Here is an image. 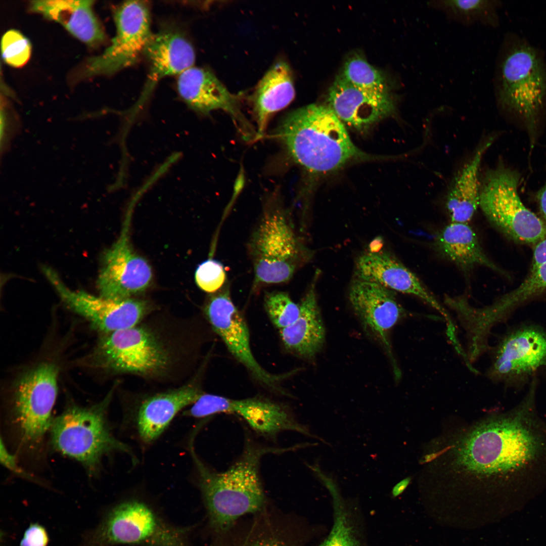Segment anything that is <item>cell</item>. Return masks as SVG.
Segmentation results:
<instances>
[{
  "label": "cell",
  "instance_id": "5",
  "mask_svg": "<svg viewBox=\"0 0 546 546\" xmlns=\"http://www.w3.org/2000/svg\"><path fill=\"white\" fill-rule=\"evenodd\" d=\"M173 348L159 332L138 324L102 334L79 363L113 374L157 378L165 375L173 366L176 360Z\"/></svg>",
  "mask_w": 546,
  "mask_h": 546
},
{
  "label": "cell",
  "instance_id": "37",
  "mask_svg": "<svg viewBox=\"0 0 546 546\" xmlns=\"http://www.w3.org/2000/svg\"><path fill=\"white\" fill-rule=\"evenodd\" d=\"M0 445L1 463L14 473L28 480H33L34 477L19 466L16 460V457L9 451L2 438L1 439Z\"/></svg>",
  "mask_w": 546,
  "mask_h": 546
},
{
  "label": "cell",
  "instance_id": "7",
  "mask_svg": "<svg viewBox=\"0 0 546 546\" xmlns=\"http://www.w3.org/2000/svg\"><path fill=\"white\" fill-rule=\"evenodd\" d=\"M114 387L103 400L90 407L72 406L53 420L51 441L61 454L96 471L102 458L113 451L130 453L127 445L110 431L106 413Z\"/></svg>",
  "mask_w": 546,
  "mask_h": 546
},
{
  "label": "cell",
  "instance_id": "23",
  "mask_svg": "<svg viewBox=\"0 0 546 546\" xmlns=\"http://www.w3.org/2000/svg\"><path fill=\"white\" fill-rule=\"evenodd\" d=\"M293 77L289 64L281 59L270 66L256 86L251 103L257 138L263 136L272 115L287 107L294 99Z\"/></svg>",
  "mask_w": 546,
  "mask_h": 546
},
{
  "label": "cell",
  "instance_id": "15",
  "mask_svg": "<svg viewBox=\"0 0 546 546\" xmlns=\"http://www.w3.org/2000/svg\"><path fill=\"white\" fill-rule=\"evenodd\" d=\"M128 211L118 240L104 253L97 279L100 296L112 299L129 298L144 291L152 277L148 262L131 245Z\"/></svg>",
  "mask_w": 546,
  "mask_h": 546
},
{
  "label": "cell",
  "instance_id": "30",
  "mask_svg": "<svg viewBox=\"0 0 546 546\" xmlns=\"http://www.w3.org/2000/svg\"><path fill=\"white\" fill-rule=\"evenodd\" d=\"M546 290V262L531 269L530 275L513 291L495 301L493 306L497 314L505 319L516 306Z\"/></svg>",
  "mask_w": 546,
  "mask_h": 546
},
{
  "label": "cell",
  "instance_id": "20",
  "mask_svg": "<svg viewBox=\"0 0 546 546\" xmlns=\"http://www.w3.org/2000/svg\"><path fill=\"white\" fill-rule=\"evenodd\" d=\"M144 53L149 63V72L135 110L142 106L161 79L179 75L193 67L195 60V51L189 40L171 29L152 34Z\"/></svg>",
  "mask_w": 546,
  "mask_h": 546
},
{
  "label": "cell",
  "instance_id": "17",
  "mask_svg": "<svg viewBox=\"0 0 546 546\" xmlns=\"http://www.w3.org/2000/svg\"><path fill=\"white\" fill-rule=\"evenodd\" d=\"M177 88L190 108L205 115L215 110L229 114L247 140L256 137V131L241 111L240 97L231 93L210 70L192 67L178 75Z\"/></svg>",
  "mask_w": 546,
  "mask_h": 546
},
{
  "label": "cell",
  "instance_id": "26",
  "mask_svg": "<svg viewBox=\"0 0 546 546\" xmlns=\"http://www.w3.org/2000/svg\"><path fill=\"white\" fill-rule=\"evenodd\" d=\"M493 139H488L481 143L454 177L446 199L450 222L468 223L479 206L480 164Z\"/></svg>",
  "mask_w": 546,
  "mask_h": 546
},
{
  "label": "cell",
  "instance_id": "31",
  "mask_svg": "<svg viewBox=\"0 0 546 546\" xmlns=\"http://www.w3.org/2000/svg\"><path fill=\"white\" fill-rule=\"evenodd\" d=\"M341 74L349 82L360 88L381 93H390L383 74L360 57L355 56L349 58Z\"/></svg>",
  "mask_w": 546,
  "mask_h": 546
},
{
  "label": "cell",
  "instance_id": "41",
  "mask_svg": "<svg viewBox=\"0 0 546 546\" xmlns=\"http://www.w3.org/2000/svg\"><path fill=\"white\" fill-rule=\"evenodd\" d=\"M450 297V296H446V297H445V300H444V301H445V304H446V299H447V298H448V297ZM490 348H491V347H490ZM489 350H490V349H489ZM465 352H466V351H465ZM466 355H467V354H466ZM467 358H468V360H469V361H470V362H471V363H472V364L473 363H474V362H475V361H472L470 360V359H469V358L468 357V356H467Z\"/></svg>",
  "mask_w": 546,
  "mask_h": 546
},
{
  "label": "cell",
  "instance_id": "40",
  "mask_svg": "<svg viewBox=\"0 0 546 546\" xmlns=\"http://www.w3.org/2000/svg\"><path fill=\"white\" fill-rule=\"evenodd\" d=\"M411 480V479L410 477H407L397 483L393 487L391 491L393 497H396L403 492L409 484Z\"/></svg>",
  "mask_w": 546,
  "mask_h": 546
},
{
  "label": "cell",
  "instance_id": "21",
  "mask_svg": "<svg viewBox=\"0 0 546 546\" xmlns=\"http://www.w3.org/2000/svg\"><path fill=\"white\" fill-rule=\"evenodd\" d=\"M203 393L198 384L193 382L145 400L136 418L141 440L146 443L155 441L179 411L194 403Z\"/></svg>",
  "mask_w": 546,
  "mask_h": 546
},
{
  "label": "cell",
  "instance_id": "16",
  "mask_svg": "<svg viewBox=\"0 0 546 546\" xmlns=\"http://www.w3.org/2000/svg\"><path fill=\"white\" fill-rule=\"evenodd\" d=\"M353 309L367 332L384 348L390 358L396 380L401 371L394 358L389 340L391 329L407 315L394 291L378 283L355 279L349 291Z\"/></svg>",
  "mask_w": 546,
  "mask_h": 546
},
{
  "label": "cell",
  "instance_id": "2",
  "mask_svg": "<svg viewBox=\"0 0 546 546\" xmlns=\"http://www.w3.org/2000/svg\"><path fill=\"white\" fill-rule=\"evenodd\" d=\"M274 136L295 163L313 173L332 172L354 160L380 158L353 143L328 106L312 104L293 111L283 118Z\"/></svg>",
  "mask_w": 546,
  "mask_h": 546
},
{
  "label": "cell",
  "instance_id": "38",
  "mask_svg": "<svg viewBox=\"0 0 546 546\" xmlns=\"http://www.w3.org/2000/svg\"><path fill=\"white\" fill-rule=\"evenodd\" d=\"M546 262V238L538 243L534 250L531 269Z\"/></svg>",
  "mask_w": 546,
  "mask_h": 546
},
{
  "label": "cell",
  "instance_id": "1",
  "mask_svg": "<svg viewBox=\"0 0 546 546\" xmlns=\"http://www.w3.org/2000/svg\"><path fill=\"white\" fill-rule=\"evenodd\" d=\"M535 394L529 388L515 407L473 432L460 453L467 470L507 486L546 483V423Z\"/></svg>",
  "mask_w": 546,
  "mask_h": 546
},
{
  "label": "cell",
  "instance_id": "25",
  "mask_svg": "<svg viewBox=\"0 0 546 546\" xmlns=\"http://www.w3.org/2000/svg\"><path fill=\"white\" fill-rule=\"evenodd\" d=\"M229 413L242 417L256 433L264 437L272 438L282 431H293L318 438L299 423L288 408L267 399L230 398Z\"/></svg>",
  "mask_w": 546,
  "mask_h": 546
},
{
  "label": "cell",
  "instance_id": "13",
  "mask_svg": "<svg viewBox=\"0 0 546 546\" xmlns=\"http://www.w3.org/2000/svg\"><path fill=\"white\" fill-rule=\"evenodd\" d=\"M42 271L65 305L102 334L135 326L149 311L145 301L130 298L112 299L71 289L52 267L43 266Z\"/></svg>",
  "mask_w": 546,
  "mask_h": 546
},
{
  "label": "cell",
  "instance_id": "6",
  "mask_svg": "<svg viewBox=\"0 0 546 546\" xmlns=\"http://www.w3.org/2000/svg\"><path fill=\"white\" fill-rule=\"evenodd\" d=\"M495 82L498 103L520 117L532 142L546 99V65L542 57L525 41L505 45Z\"/></svg>",
  "mask_w": 546,
  "mask_h": 546
},
{
  "label": "cell",
  "instance_id": "29",
  "mask_svg": "<svg viewBox=\"0 0 546 546\" xmlns=\"http://www.w3.org/2000/svg\"><path fill=\"white\" fill-rule=\"evenodd\" d=\"M428 7L443 13L449 20L470 26L476 24L496 27L500 2L495 0H432Z\"/></svg>",
  "mask_w": 546,
  "mask_h": 546
},
{
  "label": "cell",
  "instance_id": "34",
  "mask_svg": "<svg viewBox=\"0 0 546 546\" xmlns=\"http://www.w3.org/2000/svg\"><path fill=\"white\" fill-rule=\"evenodd\" d=\"M1 50L3 58L8 64L19 67L29 60L31 47L28 39L21 33L11 29L2 38Z\"/></svg>",
  "mask_w": 546,
  "mask_h": 546
},
{
  "label": "cell",
  "instance_id": "9",
  "mask_svg": "<svg viewBox=\"0 0 546 546\" xmlns=\"http://www.w3.org/2000/svg\"><path fill=\"white\" fill-rule=\"evenodd\" d=\"M58 368L43 362L24 373L14 387L11 419L20 445L35 451L51 429L57 396Z\"/></svg>",
  "mask_w": 546,
  "mask_h": 546
},
{
  "label": "cell",
  "instance_id": "32",
  "mask_svg": "<svg viewBox=\"0 0 546 546\" xmlns=\"http://www.w3.org/2000/svg\"><path fill=\"white\" fill-rule=\"evenodd\" d=\"M238 546H301L299 538L272 522L254 525Z\"/></svg>",
  "mask_w": 546,
  "mask_h": 546
},
{
  "label": "cell",
  "instance_id": "28",
  "mask_svg": "<svg viewBox=\"0 0 546 546\" xmlns=\"http://www.w3.org/2000/svg\"><path fill=\"white\" fill-rule=\"evenodd\" d=\"M322 484L332 497L334 521L329 535L318 546H367L357 502L343 498L332 477L325 478Z\"/></svg>",
  "mask_w": 546,
  "mask_h": 546
},
{
  "label": "cell",
  "instance_id": "35",
  "mask_svg": "<svg viewBox=\"0 0 546 546\" xmlns=\"http://www.w3.org/2000/svg\"><path fill=\"white\" fill-rule=\"evenodd\" d=\"M195 281L203 291L214 293L226 282L224 266L220 262L209 258L201 263L195 272Z\"/></svg>",
  "mask_w": 546,
  "mask_h": 546
},
{
  "label": "cell",
  "instance_id": "27",
  "mask_svg": "<svg viewBox=\"0 0 546 546\" xmlns=\"http://www.w3.org/2000/svg\"><path fill=\"white\" fill-rule=\"evenodd\" d=\"M434 245L441 255L464 270L482 265L500 271L486 256L468 223H449L436 235Z\"/></svg>",
  "mask_w": 546,
  "mask_h": 546
},
{
  "label": "cell",
  "instance_id": "18",
  "mask_svg": "<svg viewBox=\"0 0 546 546\" xmlns=\"http://www.w3.org/2000/svg\"><path fill=\"white\" fill-rule=\"evenodd\" d=\"M355 279L373 282L392 290L414 295L437 310L446 327L447 336L457 335L448 311L424 287L417 276L385 252L370 251L360 255L355 263Z\"/></svg>",
  "mask_w": 546,
  "mask_h": 546
},
{
  "label": "cell",
  "instance_id": "22",
  "mask_svg": "<svg viewBox=\"0 0 546 546\" xmlns=\"http://www.w3.org/2000/svg\"><path fill=\"white\" fill-rule=\"evenodd\" d=\"M92 0L31 1L29 9L62 25L74 36L90 47L105 39L104 32L93 10Z\"/></svg>",
  "mask_w": 546,
  "mask_h": 546
},
{
  "label": "cell",
  "instance_id": "14",
  "mask_svg": "<svg viewBox=\"0 0 546 546\" xmlns=\"http://www.w3.org/2000/svg\"><path fill=\"white\" fill-rule=\"evenodd\" d=\"M226 283L207 300L204 308L207 319L230 353L255 379L269 389L285 394L280 384L288 374H271L257 361L251 350L247 325L233 302Z\"/></svg>",
  "mask_w": 546,
  "mask_h": 546
},
{
  "label": "cell",
  "instance_id": "8",
  "mask_svg": "<svg viewBox=\"0 0 546 546\" xmlns=\"http://www.w3.org/2000/svg\"><path fill=\"white\" fill-rule=\"evenodd\" d=\"M517 171L500 163L487 170L481 183L479 206L495 226L521 243L537 244L546 238V223L521 201Z\"/></svg>",
  "mask_w": 546,
  "mask_h": 546
},
{
  "label": "cell",
  "instance_id": "24",
  "mask_svg": "<svg viewBox=\"0 0 546 546\" xmlns=\"http://www.w3.org/2000/svg\"><path fill=\"white\" fill-rule=\"evenodd\" d=\"M319 275L316 270L300 305L298 318L291 325L280 330L285 348L291 353L312 359L321 351L325 341V329L317 305L315 285Z\"/></svg>",
  "mask_w": 546,
  "mask_h": 546
},
{
  "label": "cell",
  "instance_id": "12",
  "mask_svg": "<svg viewBox=\"0 0 546 546\" xmlns=\"http://www.w3.org/2000/svg\"><path fill=\"white\" fill-rule=\"evenodd\" d=\"M489 350L485 376L508 387H521L546 366V331L535 325H521L505 333Z\"/></svg>",
  "mask_w": 546,
  "mask_h": 546
},
{
  "label": "cell",
  "instance_id": "10",
  "mask_svg": "<svg viewBox=\"0 0 546 546\" xmlns=\"http://www.w3.org/2000/svg\"><path fill=\"white\" fill-rule=\"evenodd\" d=\"M187 530L170 525L148 505L135 500L113 508L81 546H190Z\"/></svg>",
  "mask_w": 546,
  "mask_h": 546
},
{
  "label": "cell",
  "instance_id": "19",
  "mask_svg": "<svg viewBox=\"0 0 546 546\" xmlns=\"http://www.w3.org/2000/svg\"><path fill=\"white\" fill-rule=\"evenodd\" d=\"M328 106L343 123L359 131L393 114L396 102L391 93H381L358 87L340 74L330 86Z\"/></svg>",
  "mask_w": 546,
  "mask_h": 546
},
{
  "label": "cell",
  "instance_id": "36",
  "mask_svg": "<svg viewBox=\"0 0 546 546\" xmlns=\"http://www.w3.org/2000/svg\"><path fill=\"white\" fill-rule=\"evenodd\" d=\"M48 542L44 528L38 523H32L25 531L20 546H47Z\"/></svg>",
  "mask_w": 546,
  "mask_h": 546
},
{
  "label": "cell",
  "instance_id": "3",
  "mask_svg": "<svg viewBox=\"0 0 546 546\" xmlns=\"http://www.w3.org/2000/svg\"><path fill=\"white\" fill-rule=\"evenodd\" d=\"M198 473L199 486L215 530H227L239 518L263 509L266 498L259 474V464L266 454L298 449L297 445L279 448L246 441L240 458L223 472L210 470L190 447Z\"/></svg>",
  "mask_w": 546,
  "mask_h": 546
},
{
  "label": "cell",
  "instance_id": "4",
  "mask_svg": "<svg viewBox=\"0 0 546 546\" xmlns=\"http://www.w3.org/2000/svg\"><path fill=\"white\" fill-rule=\"evenodd\" d=\"M247 250L254 288L289 282L309 256L296 234L289 211L276 196L266 201Z\"/></svg>",
  "mask_w": 546,
  "mask_h": 546
},
{
  "label": "cell",
  "instance_id": "33",
  "mask_svg": "<svg viewBox=\"0 0 546 546\" xmlns=\"http://www.w3.org/2000/svg\"><path fill=\"white\" fill-rule=\"evenodd\" d=\"M264 306L271 322L280 330L292 324L300 314L299 304L295 303L284 291L266 292Z\"/></svg>",
  "mask_w": 546,
  "mask_h": 546
},
{
  "label": "cell",
  "instance_id": "39",
  "mask_svg": "<svg viewBox=\"0 0 546 546\" xmlns=\"http://www.w3.org/2000/svg\"><path fill=\"white\" fill-rule=\"evenodd\" d=\"M537 198L543 221L546 223V184L538 191Z\"/></svg>",
  "mask_w": 546,
  "mask_h": 546
},
{
  "label": "cell",
  "instance_id": "11",
  "mask_svg": "<svg viewBox=\"0 0 546 546\" xmlns=\"http://www.w3.org/2000/svg\"><path fill=\"white\" fill-rule=\"evenodd\" d=\"M116 32L110 46L100 55L88 58L78 69V79L109 75L132 65L142 54L152 35L148 4L128 1L114 14Z\"/></svg>",
  "mask_w": 546,
  "mask_h": 546
}]
</instances>
